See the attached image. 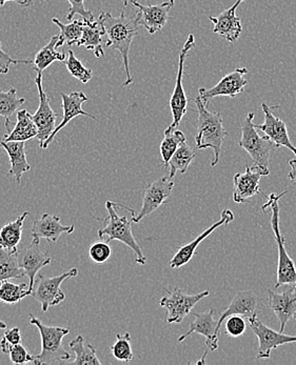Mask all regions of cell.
<instances>
[{
    "instance_id": "16",
    "label": "cell",
    "mask_w": 296,
    "mask_h": 365,
    "mask_svg": "<svg viewBox=\"0 0 296 365\" xmlns=\"http://www.w3.org/2000/svg\"><path fill=\"white\" fill-rule=\"evenodd\" d=\"M266 173L260 168L246 165V171L238 173L233 178V201L236 203H247L257 194H262L260 180Z\"/></svg>"
},
{
    "instance_id": "39",
    "label": "cell",
    "mask_w": 296,
    "mask_h": 365,
    "mask_svg": "<svg viewBox=\"0 0 296 365\" xmlns=\"http://www.w3.org/2000/svg\"><path fill=\"white\" fill-rule=\"evenodd\" d=\"M111 247L108 243L103 242V241L93 243L89 249L90 259L96 264H103V263L107 262L111 257Z\"/></svg>"
},
{
    "instance_id": "44",
    "label": "cell",
    "mask_w": 296,
    "mask_h": 365,
    "mask_svg": "<svg viewBox=\"0 0 296 365\" xmlns=\"http://www.w3.org/2000/svg\"><path fill=\"white\" fill-rule=\"evenodd\" d=\"M19 63L30 65V63H34V61H21V59L12 58L10 55L6 54L2 50L1 43H0V74H8L11 65H19Z\"/></svg>"
},
{
    "instance_id": "10",
    "label": "cell",
    "mask_w": 296,
    "mask_h": 365,
    "mask_svg": "<svg viewBox=\"0 0 296 365\" xmlns=\"http://www.w3.org/2000/svg\"><path fill=\"white\" fill-rule=\"evenodd\" d=\"M173 187L174 180L169 175L161 177L146 187L141 211L132 216V222H141L145 217L149 216L161 205H165L171 197Z\"/></svg>"
},
{
    "instance_id": "36",
    "label": "cell",
    "mask_w": 296,
    "mask_h": 365,
    "mask_svg": "<svg viewBox=\"0 0 296 365\" xmlns=\"http://www.w3.org/2000/svg\"><path fill=\"white\" fill-rule=\"evenodd\" d=\"M26 99L17 97V90L11 88L8 92L0 90V116L4 118V125L12 123L11 116L24 105Z\"/></svg>"
},
{
    "instance_id": "15",
    "label": "cell",
    "mask_w": 296,
    "mask_h": 365,
    "mask_svg": "<svg viewBox=\"0 0 296 365\" xmlns=\"http://www.w3.org/2000/svg\"><path fill=\"white\" fill-rule=\"evenodd\" d=\"M193 317L189 329L178 337V342H183L193 333L200 334L207 339L205 345L208 349L211 351H216L218 349L220 331H218V322L214 318V309H210L204 313L193 314Z\"/></svg>"
},
{
    "instance_id": "2",
    "label": "cell",
    "mask_w": 296,
    "mask_h": 365,
    "mask_svg": "<svg viewBox=\"0 0 296 365\" xmlns=\"http://www.w3.org/2000/svg\"><path fill=\"white\" fill-rule=\"evenodd\" d=\"M193 101L198 113L196 123V149L204 150L210 148L213 150L214 157L211 165L215 167L220 161L223 143L228 132L223 125V117L220 112H210L200 95Z\"/></svg>"
},
{
    "instance_id": "9",
    "label": "cell",
    "mask_w": 296,
    "mask_h": 365,
    "mask_svg": "<svg viewBox=\"0 0 296 365\" xmlns=\"http://www.w3.org/2000/svg\"><path fill=\"white\" fill-rule=\"evenodd\" d=\"M194 46H195V38H194L193 34H190L185 43H183L180 55H178V75H176L175 86H174L173 93L170 99V108H171L172 117H173V121L170 125L174 128H178L183 116L187 114L188 98L185 96V90H183V77L185 58Z\"/></svg>"
},
{
    "instance_id": "48",
    "label": "cell",
    "mask_w": 296,
    "mask_h": 365,
    "mask_svg": "<svg viewBox=\"0 0 296 365\" xmlns=\"http://www.w3.org/2000/svg\"><path fill=\"white\" fill-rule=\"evenodd\" d=\"M295 320H296V314H295Z\"/></svg>"
},
{
    "instance_id": "40",
    "label": "cell",
    "mask_w": 296,
    "mask_h": 365,
    "mask_svg": "<svg viewBox=\"0 0 296 365\" xmlns=\"http://www.w3.org/2000/svg\"><path fill=\"white\" fill-rule=\"evenodd\" d=\"M8 355L10 356L11 362L14 364H26L35 362L34 356L29 353L28 349L23 344H19L11 346Z\"/></svg>"
},
{
    "instance_id": "3",
    "label": "cell",
    "mask_w": 296,
    "mask_h": 365,
    "mask_svg": "<svg viewBox=\"0 0 296 365\" xmlns=\"http://www.w3.org/2000/svg\"><path fill=\"white\" fill-rule=\"evenodd\" d=\"M288 191L282 192V194L272 193L268 196V202L262 205V211L267 212L271 210V227L274 236H275L276 245H277L278 263L277 271H276L275 289L284 287V285L295 284L296 282V267L295 261L290 258L286 251V240L280 232V198Z\"/></svg>"
},
{
    "instance_id": "46",
    "label": "cell",
    "mask_w": 296,
    "mask_h": 365,
    "mask_svg": "<svg viewBox=\"0 0 296 365\" xmlns=\"http://www.w3.org/2000/svg\"><path fill=\"white\" fill-rule=\"evenodd\" d=\"M8 1L16 2L17 4L24 6V8H29L33 4V0H0V6H4V4Z\"/></svg>"
},
{
    "instance_id": "11",
    "label": "cell",
    "mask_w": 296,
    "mask_h": 365,
    "mask_svg": "<svg viewBox=\"0 0 296 365\" xmlns=\"http://www.w3.org/2000/svg\"><path fill=\"white\" fill-rule=\"evenodd\" d=\"M248 74V68H238L220 79L218 85L210 88H200L198 95L202 98L205 106H209L210 101L215 97L228 96L235 98L244 92L245 86L248 85V81L245 76Z\"/></svg>"
},
{
    "instance_id": "14",
    "label": "cell",
    "mask_w": 296,
    "mask_h": 365,
    "mask_svg": "<svg viewBox=\"0 0 296 365\" xmlns=\"http://www.w3.org/2000/svg\"><path fill=\"white\" fill-rule=\"evenodd\" d=\"M39 241L32 240V242L28 245H23L21 249L17 251V262L19 267L24 269L26 275L30 279L29 287L33 291L35 282H36V275L43 267L50 264L52 258L49 256L48 253L41 251L39 247Z\"/></svg>"
},
{
    "instance_id": "12",
    "label": "cell",
    "mask_w": 296,
    "mask_h": 365,
    "mask_svg": "<svg viewBox=\"0 0 296 365\" xmlns=\"http://www.w3.org/2000/svg\"><path fill=\"white\" fill-rule=\"evenodd\" d=\"M248 322L252 331L260 342V349H258L257 357H256L257 359H269L274 349H277L278 347L284 344L296 342V336L286 335L284 331H274L260 322L257 317L252 318Z\"/></svg>"
},
{
    "instance_id": "24",
    "label": "cell",
    "mask_w": 296,
    "mask_h": 365,
    "mask_svg": "<svg viewBox=\"0 0 296 365\" xmlns=\"http://www.w3.org/2000/svg\"><path fill=\"white\" fill-rule=\"evenodd\" d=\"M260 301L254 292L243 291L236 294L226 311L220 315L218 320V331H220L223 322H226L230 316L238 315L246 319L257 317V309L260 307Z\"/></svg>"
},
{
    "instance_id": "41",
    "label": "cell",
    "mask_w": 296,
    "mask_h": 365,
    "mask_svg": "<svg viewBox=\"0 0 296 365\" xmlns=\"http://www.w3.org/2000/svg\"><path fill=\"white\" fill-rule=\"evenodd\" d=\"M247 323L242 316H230L226 319V334L229 337L238 338L246 331Z\"/></svg>"
},
{
    "instance_id": "26",
    "label": "cell",
    "mask_w": 296,
    "mask_h": 365,
    "mask_svg": "<svg viewBox=\"0 0 296 365\" xmlns=\"http://www.w3.org/2000/svg\"><path fill=\"white\" fill-rule=\"evenodd\" d=\"M0 147L4 148L10 158L11 169L9 175L15 178L17 183L21 182V177L30 171L31 165L26 160V143L24 141H0Z\"/></svg>"
},
{
    "instance_id": "38",
    "label": "cell",
    "mask_w": 296,
    "mask_h": 365,
    "mask_svg": "<svg viewBox=\"0 0 296 365\" xmlns=\"http://www.w3.org/2000/svg\"><path fill=\"white\" fill-rule=\"evenodd\" d=\"M67 70L74 78L78 79L83 83H89L92 78V70L83 65L74 55L72 50L68 51V58L65 61Z\"/></svg>"
},
{
    "instance_id": "23",
    "label": "cell",
    "mask_w": 296,
    "mask_h": 365,
    "mask_svg": "<svg viewBox=\"0 0 296 365\" xmlns=\"http://www.w3.org/2000/svg\"><path fill=\"white\" fill-rule=\"evenodd\" d=\"M75 225H63L58 216L44 213L39 220L34 221L31 234L33 240L41 242V239H46L49 242H56L63 234H72Z\"/></svg>"
},
{
    "instance_id": "28",
    "label": "cell",
    "mask_w": 296,
    "mask_h": 365,
    "mask_svg": "<svg viewBox=\"0 0 296 365\" xmlns=\"http://www.w3.org/2000/svg\"><path fill=\"white\" fill-rule=\"evenodd\" d=\"M29 215V212H24L16 220L6 223L0 229V247L6 251H19V245L23 236L24 220Z\"/></svg>"
},
{
    "instance_id": "21",
    "label": "cell",
    "mask_w": 296,
    "mask_h": 365,
    "mask_svg": "<svg viewBox=\"0 0 296 365\" xmlns=\"http://www.w3.org/2000/svg\"><path fill=\"white\" fill-rule=\"evenodd\" d=\"M61 99H63V120L61 121L56 129H55L53 134L51 135L50 138L44 143L41 149H46L49 145H51L53 140H54L55 136L59 130H63L66 125H68L72 119L76 118L78 116H87L93 120H97L96 117L89 114V113L85 112L83 110V105L88 101L87 95L85 93L78 91V92H73L71 94H65L61 93Z\"/></svg>"
},
{
    "instance_id": "43",
    "label": "cell",
    "mask_w": 296,
    "mask_h": 365,
    "mask_svg": "<svg viewBox=\"0 0 296 365\" xmlns=\"http://www.w3.org/2000/svg\"><path fill=\"white\" fill-rule=\"evenodd\" d=\"M21 344V331L19 327H13L4 331V337L0 340V349L2 353L8 354L11 346Z\"/></svg>"
},
{
    "instance_id": "5",
    "label": "cell",
    "mask_w": 296,
    "mask_h": 365,
    "mask_svg": "<svg viewBox=\"0 0 296 365\" xmlns=\"http://www.w3.org/2000/svg\"><path fill=\"white\" fill-rule=\"evenodd\" d=\"M254 113H249L240 123L242 136L238 141V145L250 155L254 165L260 168L268 176L270 174L269 163L271 152L276 149V147L266 135L260 136L258 134L257 129L254 127Z\"/></svg>"
},
{
    "instance_id": "35",
    "label": "cell",
    "mask_w": 296,
    "mask_h": 365,
    "mask_svg": "<svg viewBox=\"0 0 296 365\" xmlns=\"http://www.w3.org/2000/svg\"><path fill=\"white\" fill-rule=\"evenodd\" d=\"M194 158H195V153L193 150L187 145V143H182L169 161V176L174 178L178 172L185 174Z\"/></svg>"
},
{
    "instance_id": "22",
    "label": "cell",
    "mask_w": 296,
    "mask_h": 365,
    "mask_svg": "<svg viewBox=\"0 0 296 365\" xmlns=\"http://www.w3.org/2000/svg\"><path fill=\"white\" fill-rule=\"evenodd\" d=\"M245 0H236L233 6L223 11L218 16H209L210 21L214 24L213 32L220 35L229 43H235L243 32L240 19L236 16V10Z\"/></svg>"
},
{
    "instance_id": "33",
    "label": "cell",
    "mask_w": 296,
    "mask_h": 365,
    "mask_svg": "<svg viewBox=\"0 0 296 365\" xmlns=\"http://www.w3.org/2000/svg\"><path fill=\"white\" fill-rule=\"evenodd\" d=\"M32 292L26 283L16 284L10 280H4L0 282V302L17 304L24 298L32 295Z\"/></svg>"
},
{
    "instance_id": "31",
    "label": "cell",
    "mask_w": 296,
    "mask_h": 365,
    "mask_svg": "<svg viewBox=\"0 0 296 365\" xmlns=\"http://www.w3.org/2000/svg\"><path fill=\"white\" fill-rule=\"evenodd\" d=\"M68 346L75 353L74 360L70 361L78 365H101V360L97 358L96 351L91 344H86L83 336L79 335L68 344Z\"/></svg>"
},
{
    "instance_id": "42",
    "label": "cell",
    "mask_w": 296,
    "mask_h": 365,
    "mask_svg": "<svg viewBox=\"0 0 296 365\" xmlns=\"http://www.w3.org/2000/svg\"><path fill=\"white\" fill-rule=\"evenodd\" d=\"M68 1L70 4V9H68L67 21H72L74 15L78 14L86 22L94 21L91 11L86 10L85 0H68Z\"/></svg>"
},
{
    "instance_id": "34",
    "label": "cell",
    "mask_w": 296,
    "mask_h": 365,
    "mask_svg": "<svg viewBox=\"0 0 296 365\" xmlns=\"http://www.w3.org/2000/svg\"><path fill=\"white\" fill-rule=\"evenodd\" d=\"M26 275L17 262L16 253L0 247V282L4 280L19 279Z\"/></svg>"
},
{
    "instance_id": "8",
    "label": "cell",
    "mask_w": 296,
    "mask_h": 365,
    "mask_svg": "<svg viewBox=\"0 0 296 365\" xmlns=\"http://www.w3.org/2000/svg\"><path fill=\"white\" fill-rule=\"evenodd\" d=\"M77 275L78 269H71L70 271L54 277L39 276V280L35 282L33 287L32 296L35 300L41 303L43 312L46 313L49 307L61 304L66 299L65 293L61 289V283L70 278L76 277Z\"/></svg>"
},
{
    "instance_id": "4",
    "label": "cell",
    "mask_w": 296,
    "mask_h": 365,
    "mask_svg": "<svg viewBox=\"0 0 296 365\" xmlns=\"http://www.w3.org/2000/svg\"><path fill=\"white\" fill-rule=\"evenodd\" d=\"M32 325L39 329L41 337V351L35 357L34 364H55L71 361V355L63 345V339L70 333V329L61 327H49L33 315H29Z\"/></svg>"
},
{
    "instance_id": "13",
    "label": "cell",
    "mask_w": 296,
    "mask_h": 365,
    "mask_svg": "<svg viewBox=\"0 0 296 365\" xmlns=\"http://www.w3.org/2000/svg\"><path fill=\"white\" fill-rule=\"evenodd\" d=\"M43 73H37L36 78L34 79L39 94V107L36 113L33 115V120L36 123L39 129V135L36 138L39 140V145L43 147L44 143L50 138L55 129H56L57 115L51 108L50 101L43 88Z\"/></svg>"
},
{
    "instance_id": "20",
    "label": "cell",
    "mask_w": 296,
    "mask_h": 365,
    "mask_svg": "<svg viewBox=\"0 0 296 365\" xmlns=\"http://www.w3.org/2000/svg\"><path fill=\"white\" fill-rule=\"evenodd\" d=\"M268 305L280 322V331H285L287 323L296 314V287L291 284L289 289L278 294L268 289Z\"/></svg>"
},
{
    "instance_id": "29",
    "label": "cell",
    "mask_w": 296,
    "mask_h": 365,
    "mask_svg": "<svg viewBox=\"0 0 296 365\" xmlns=\"http://www.w3.org/2000/svg\"><path fill=\"white\" fill-rule=\"evenodd\" d=\"M57 41H58V35H55L48 44H46L39 52H37L34 59L35 70L37 71V73H43L54 61H65L67 59V55L63 51L59 52L56 50Z\"/></svg>"
},
{
    "instance_id": "32",
    "label": "cell",
    "mask_w": 296,
    "mask_h": 365,
    "mask_svg": "<svg viewBox=\"0 0 296 365\" xmlns=\"http://www.w3.org/2000/svg\"><path fill=\"white\" fill-rule=\"evenodd\" d=\"M52 21L58 26L61 29V34L58 35V41H57V48L65 46H76L78 41L83 37V26H85V21L83 19H76L71 24H63L57 19H53Z\"/></svg>"
},
{
    "instance_id": "45",
    "label": "cell",
    "mask_w": 296,
    "mask_h": 365,
    "mask_svg": "<svg viewBox=\"0 0 296 365\" xmlns=\"http://www.w3.org/2000/svg\"><path fill=\"white\" fill-rule=\"evenodd\" d=\"M289 165H290V172H289V179H290L291 183L296 185V158L289 161Z\"/></svg>"
},
{
    "instance_id": "30",
    "label": "cell",
    "mask_w": 296,
    "mask_h": 365,
    "mask_svg": "<svg viewBox=\"0 0 296 365\" xmlns=\"http://www.w3.org/2000/svg\"><path fill=\"white\" fill-rule=\"evenodd\" d=\"M183 143H185V136L182 130H178V128L169 125L165 129V138L160 143L161 161L163 167L169 168V161Z\"/></svg>"
},
{
    "instance_id": "18",
    "label": "cell",
    "mask_w": 296,
    "mask_h": 365,
    "mask_svg": "<svg viewBox=\"0 0 296 365\" xmlns=\"http://www.w3.org/2000/svg\"><path fill=\"white\" fill-rule=\"evenodd\" d=\"M262 108L265 115L264 123L254 125L255 129L262 130L275 145L276 149L285 147L296 155V148L290 141L286 123L274 115L273 110L277 107L270 108L267 103H262Z\"/></svg>"
},
{
    "instance_id": "17",
    "label": "cell",
    "mask_w": 296,
    "mask_h": 365,
    "mask_svg": "<svg viewBox=\"0 0 296 365\" xmlns=\"http://www.w3.org/2000/svg\"><path fill=\"white\" fill-rule=\"evenodd\" d=\"M130 4H133L141 13L139 24L143 26L150 34H155L163 30V26L169 21V12L175 4V0H168L160 4H148L143 6L137 0H130Z\"/></svg>"
},
{
    "instance_id": "49",
    "label": "cell",
    "mask_w": 296,
    "mask_h": 365,
    "mask_svg": "<svg viewBox=\"0 0 296 365\" xmlns=\"http://www.w3.org/2000/svg\"><path fill=\"white\" fill-rule=\"evenodd\" d=\"M295 287H296V282L295 283Z\"/></svg>"
},
{
    "instance_id": "6",
    "label": "cell",
    "mask_w": 296,
    "mask_h": 365,
    "mask_svg": "<svg viewBox=\"0 0 296 365\" xmlns=\"http://www.w3.org/2000/svg\"><path fill=\"white\" fill-rule=\"evenodd\" d=\"M116 205L117 203L112 202V201L106 202V207H107L109 215L107 218L103 219L105 227L98 230V237L103 239V237L108 236L107 242L118 240L125 243L136 253L137 264L145 265L147 263V258L143 256V251L132 233V220H129L126 215L118 216L115 210Z\"/></svg>"
},
{
    "instance_id": "19",
    "label": "cell",
    "mask_w": 296,
    "mask_h": 365,
    "mask_svg": "<svg viewBox=\"0 0 296 365\" xmlns=\"http://www.w3.org/2000/svg\"><path fill=\"white\" fill-rule=\"evenodd\" d=\"M233 220V212L229 209L224 210L222 214H220V220L216 221L211 227L205 230L200 236L196 237L191 242L187 243V245H183V247L178 250V253L170 260V267H171L172 269H180V267L189 263L191 259L193 258V256L195 255L196 250H198V245H200L203 240H205V238L211 235L218 227H223V225H228L229 223L232 222Z\"/></svg>"
},
{
    "instance_id": "37",
    "label": "cell",
    "mask_w": 296,
    "mask_h": 365,
    "mask_svg": "<svg viewBox=\"0 0 296 365\" xmlns=\"http://www.w3.org/2000/svg\"><path fill=\"white\" fill-rule=\"evenodd\" d=\"M111 353L118 361L130 362L133 360L134 355L131 346V335L129 333L116 334V341L111 346Z\"/></svg>"
},
{
    "instance_id": "47",
    "label": "cell",
    "mask_w": 296,
    "mask_h": 365,
    "mask_svg": "<svg viewBox=\"0 0 296 365\" xmlns=\"http://www.w3.org/2000/svg\"><path fill=\"white\" fill-rule=\"evenodd\" d=\"M0 329H6V323L0 320Z\"/></svg>"
},
{
    "instance_id": "7",
    "label": "cell",
    "mask_w": 296,
    "mask_h": 365,
    "mask_svg": "<svg viewBox=\"0 0 296 365\" xmlns=\"http://www.w3.org/2000/svg\"><path fill=\"white\" fill-rule=\"evenodd\" d=\"M168 296L161 298L160 305L168 309L167 323H182L188 315L191 314L192 309L200 300L210 295L209 291H204L195 295H188L183 293V289L175 287L172 291L165 289Z\"/></svg>"
},
{
    "instance_id": "25",
    "label": "cell",
    "mask_w": 296,
    "mask_h": 365,
    "mask_svg": "<svg viewBox=\"0 0 296 365\" xmlns=\"http://www.w3.org/2000/svg\"><path fill=\"white\" fill-rule=\"evenodd\" d=\"M8 134L4 135V141H26L35 138L39 135L36 123L33 120V115L26 110L17 112V121L15 125L6 123Z\"/></svg>"
},
{
    "instance_id": "1",
    "label": "cell",
    "mask_w": 296,
    "mask_h": 365,
    "mask_svg": "<svg viewBox=\"0 0 296 365\" xmlns=\"http://www.w3.org/2000/svg\"><path fill=\"white\" fill-rule=\"evenodd\" d=\"M127 6L128 1L123 2V8L118 17L113 16L110 12H103L99 15L98 19V21L101 22L103 30H105L106 36H107L106 46L121 53L126 74H127V79L123 83L125 86H130L133 83L131 72H130L129 53L132 41H133L134 37L138 34V28L141 26L139 21L141 17L139 10L132 19L126 16L125 10Z\"/></svg>"
},
{
    "instance_id": "27",
    "label": "cell",
    "mask_w": 296,
    "mask_h": 365,
    "mask_svg": "<svg viewBox=\"0 0 296 365\" xmlns=\"http://www.w3.org/2000/svg\"><path fill=\"white\" fill-rule=\"evenodd\" d=\"M106 33L103 26L98 21L86 22L83 26V37L76 44L77 46H85L87 50L93 51L96 58L105 56L103 46V36Z\"/></svg>"
}]
</instances>
